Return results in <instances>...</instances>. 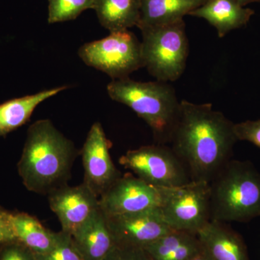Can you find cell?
Instances as JSON below:
<instances>
[{"mask_svg":"<svg viewBox=\"0 0 260 260\" xmlns=\"http://www.w3.org/2000/svg\"><path fill=\"white\" fill-rule=\"evenodd\" d=\"M234 124L211 104L181 101L169 143L191 181L210 183L232 159L238 141Z\"/></svg>","mask_w":260,"mask_h":260,"instance_id":"6da1fadb","label":"cell"},{"mask_svg":"<svg viewBox=\"0 0 260 260\" xmlns=\"http://www.w3.org/2000/svg\"><path fill=\"white\" fill-rule=\"evenodd\" d=\"M68 88L63 85L0 104V136H5L26 124L39 104Z\"/></svg>","mask_w":260,"mask_h":260,"instance_id":"e0dca14e","label":"cell"},{"mask_svg":"<svg viewBox=\"0 0 260 260\" xmlns=\"http://www.w3.org/2000/svg\"><path fill=\"white\" fill-rule=\"evenodd\" d=\"M107 218L116 245L144 248L174 231L166 223L160 208Z\"/></svg>","mask_w":260,"mask_h":260,"instance_id":"8fae6325","label":"cell"},{"mask_svg":"<svg viewBox=\"0 0 260 260\" xmlns=\"http://www.w3.org/2000/svg\"><path fill=\"white\" fill-rule=\"evenodd\" d=\"M144 68L158 81L174 82L185 70L189 42L184 20L140 28Z\"/></svg>","mask_w":260,"mask_h":260,"instance_id":"5b68a950","label":"cell"},{"mask_svg":"<svg viewBox=\"0 0 260 260\" xmlns=\"http://www.w3.org/2000/svg\"><path fill=\"white\" fill-rule=\"evenodd\" d=\"M207 0H141L140 18L137 27L166 25L184 20L185 15Z\"/></svg>","mask_w":260,"mask_h":260,"instance_id":"ac0fdd59","label":"cell"},{"mask_svg":"<svg viewBox=\"0 0 260 260\" xmlns=\"http://www.w3.org/2000/svg\"><path fill=\"white\" fill-rule=\"evenodd\" d=\"M78 155L74 143L52 121L41 119L29 126L18 174L28 191L48 195L68 184Z\"/></svg>","mask_w":260,"mask_h":260,"instance_id":"7a4b0ae2","label":"cell"},{"mask_svg":"<svg viewBox=\"0 0 260 260\" xmlns=\"http://www.w3.org/2000/svg\"><path fill=\"white\" fill-rule=\"evenodd\" d=\"M48 23H61L75 20L83 12L95 10L96 0H48Z\"/></svg>","mask_w":260,"mask_h":260,"instance_id":"44dd1931","label":"cell"},{"mask_svg":"<svg viewBox=\"0 0 260 260\" xmlns=\"http://www.w3.org/2000/svg\"><path fill=\"white\" fill-rule=\"evenodd\" d=\"M107 91L113 101L127 106L148 124L159 144L169 143L180 107L172 85L127 78L112 80Z\"/></svg>","mask_w":260,"mask_h":260,"instance_id":"277c9868","label":"cell"},{"mask_svg":"<svg viewBox=\"0 0 260 260\" xmlns=\"http://www.w3.org/2000/svg\"><path fill=\"white\" fill-rule=\"evenodd\" d=\"M198 237L214 260H250L242 237L225 223L211 220Z\"/></svg>","mask_w":260,"mask_h":260,"instance_id":"5bb4252c","label":"cell"},{"mask_svg":"<svg viewBox=\"0 0 260 260\" xmlns=\"http://www.w3.org/2000/svg\"><path fill=\"white\" fill-rule=\"evenodd\" d=\"M141 0H96L99 23L110 32L129 30L140 21Z\"/></svg>","mask_w":260,"mask_h":260,"instance_id":"ffe728a7","label":"cell"},{"mask_svg":"<svg viewBox=\"0 0 260 260\" xmlns=\"http://www.w3.org/2000/svg\"><path fill=\"white\" fill-rule=\"evenodd\" d=\"M167 189L135 176H121L99 198V206L108 217L157 209L162 206Z\"/></svg>","mask_w":260,"mask_h":260,"instance_id":"9c48e42d","label":"cell"},{"mask_svg":"<svg viewBox=\"0 0 260 260\" xmlns=\"http://www.w3.org/2000/svg\"><path fill=\"white\" fill-rule=\"evenodd\" d=\"M119 162L136 177L158 187H178L191 181L184 164L172 148L164 144L128 150Z\"/></svg>","mask_w":260,"mask_h":260,"instance_id":"ba28073f","label":"cell"},{"mask_svg":"<svg viewBox=\"0 0 260 260\" xmlns=\"http://www.w3.org/2000/svg\"><path fill=\"white\" fill-rule=\"evenodd\" d=\"M0 260H37L35 254L18 240L0 246Z\"/></svg>","mask_w":260,"mask_h":260,"instance_id":"603a6c76","label":"cell"},{"mask_svg":"<svg viewBox=\"0 0 260 260\" xmlns=\"http://www.w3.org/2000/svg\"><path fill=\"white\" fill-rule=\"evenodd\" d=\"M12 213L0 206V246L16 240L12 224Z\"/></svg>","mask_w":260,"mask_h":260,"instance_id":"484cf974","label":"cell"},{"mask_svg":"<svg viewBox=\"0 0 260 260\" xmlns=\"http://www.w3.org/2000/svg\"><path fill=\"white\" fill-rule=\"evenodd\" d=\"M51 210L61 223V231L72 234L100 208L99 198L84 183L58 188L47 195Z\"/></svg>","mask_w":260,"mask_h":260,"instance_id":"7c38bea8","label":"cell"},{"mask_svg":"<svg viewBox=\"0 0 260 260\" xmlns=\"http://www.w3.org/2000/svg\"><path fill=\"white\" fill-rule=\"evenodd\" d=\"M238 140L247 141L260 148V119L234 124Z\"/></svg>","mask_w":260,"mask_h":260,"instance_id":"cb8c5ba5","label":"cell"},{"mask_svg":"<svg viewBox=\"0 0 260 260\" xmlns=\"http://www.w3.org/2000/svg\"><path fill=\"white\" fill-rule=\"evenodd\" d=\"M143 249L152 260H191L204 247L197 234L172 231Z\"/></svg>","mask_w":260,"mask_h":260,"instance_id":"2e32d148","label":"cell"},{"mask_svg":"<svg viewBox=\"0 0 260 260\" xmlns=\"http://www.w3.org/2000/svg\"><path fill=\"white\" fill-rule=\"evenodd\" d=\"M191 260H214L213 257L210 255L209 253L205 249L201 252L199 253L198 255L195 256L193 259Z\"/></svg>","mask_w":260,"mask_h":260,"instance_id":"4316f807","label":"cell"},{"mask_svg":"<svg viewBox=\"0 0 260 260\" xmlns=\"http://www.w3.org/2000/svg\"><path fill=\"white\" fill-rule=\"evenodd\" d=\"M78 54L85 64L112 80L129 78L133 72L144 68L141 42L129 30L110 32L104 39L87 43Z\"/></svg>","mask_w":260,"mask_h":260,"instance_id":"8992f818","label":"cell"},{"mask_svg":"<svg viewBox=\"0 0 260 260\" xmlns=\"http://www.w3.org/2000/svg\"><path fill=\"white\" fill-rule=\"evenodd\" d=\"M71 236L84 260H104L115 245L107 216L100 208Z\"/></svg>","mask_w":260,"mask_h":260,"instance_id":"4fadbf2b","label":"cell"},{"mask_svg":"<svg viewBox=\"0 0 260 260\" xmlns=\"http://www.w3.org/2000/svg\"><path fill=\"white\" fill-rule=\"evenodd\" d=\"M104 260H152L143 248L115 245Z\"/></svg>","mask_w":260,"mask_h":260,"instance_id":"d4e9b609","label":"cell"},{"mask_svg":"<svg viewBox=\"0 0 260 260\" xmlns=\"http://www.w3.org/2000/svg\"><path fill=\"white\" fill-rule=\"evenodd\" d=\"M111 143L99 121L89 130L81 153L84 184L100 198L121 177L111 157Z\"/></svg>","mask_w":260,"mask_h":260,"instance_id":"30bf717a","label":"cell"},{"mask_svg":"<svg viewBox=\"0 0 260 260\" xmlns=\"http://www.w3.org/2000/svg\"><path fill=\"white\" fill-rule=\"evenodd\" d=\"M160 209L172 230L198 235L211 220L210 183L191 181L178 187L167 188Z\"/></svg>","mask_w":260,"mask_h":260,"instance_id":"52a82bcc","label":"cell"},{"mask_svg":"<svg viewBox=\"0 0 260 260\" xmlns=\"http://www.w3.org/2000/svg\"><path fill=\"white\" fill-rule=\"evenodd\" d=\"M37 260H84L77 249L70 234L58 232L55 245L50 251L42 254H35Z\"/></svg>","mask_w":260,"mask_h":260,"instance_id":"7402d4cb","label":"cell"},{"mask_svg":"<svg viewBox=\"0 0 260 260\" xmlns=\"http://www.w3.org/2000/svg\"><path fill=\"white\" fill-rule=\"evenodd\" d=\"M254 11L239 4L237 0H207L189 15L205 19L216 28L218 37L223 38L233 30L245 26Z\"/></svg>","mask_w":260,"mask_h":260,"instance_id":"9a60e30c","label":"cell"},{"mask_svg":"<svg viewBox=\"0 0 260 260\" xmlns=\"http://www.w3.org/2000/svg\"><path fill=\"white\" fill-rule=\"evenodd\" d=\"M210 186L212 220L245 223L260 217V172L251 162L231 159Z\"/></svg>","mask_w":260,"mask_h":260,"instance_id":"3957f363","label":"cell"},{"mask_svg":"<svg viewBox=\"0 0 260 260\" xmlns=\"http://www.w3.org/2000/svg\"><path fill=\"white\" fill-rule=\"evenodd\" d=\"M12 224L16 240L35 254L47 253L55 245L58 232L49 230L30 214L23 212L12 213Z\"/></svg>","mask_w":260,"mask_h":260,"instance_id":"d6986e66","label":"cell"},{"mask_svg":"<svg viewBox=\"0 0 260 260\" xmlns=\"http://www.w3.org/2000/svg\"><path fill=\"white\" fill-rule=\"evenodd\" d=\"M239 4L242 6L245 7L246 5L251 4L254 3H260V0H237Z\"/></svg>","mask_w":260,"mask_h":260,"instance_id":"83f0119b","label":"cell"}]
</instances>
